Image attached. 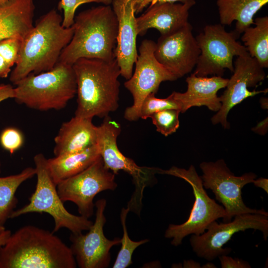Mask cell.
Instances as JSON below:
<instances>
[{
  "mask_svg": "<svg viewBox=\"0 0 268 268\" xmlns=\"http://www.w3.org/2000/svg\"><path fill=\"white\" fill-rule=\"evenodd\" d=\"M159 174L171 175L184 180L192 187L195 197L193 207L187 221L179 225L170 224L165 231V237L172 239L171 244L173 246L180 245L183 239L189 235L202 234L213 221L225 217L224 208L208 196L203 186L201 177L193 165L187 170L176 166H172L168 170L160 169Z\"/></svg>",
  "mask_w": 268,
  "mask_h": 268,
  "instance_id": "cell-8",
  "label": "cell"
},
{
  "mask_svg": "<svg viewBox=\"0 0 268 268\" xmlns=\"http://www.w3.org/2000/svg\"><path fill=\"white\" fill-rule=\"evenodd\" d=\"M268 2V0H217L220 24L230 25L236 21L234 31L239 35L254 24V15Z\"/></svg>",
  "mask_w": 268,
  "mask_h": 268,
  "instance_id": "cell-23",
  "label": "cell"
},
{
  "mask_svg": "<svg viewBox=\"0 0 268 268\" xmlns=\"http://www.w3.org/2000/svg\"><path fill=\"white\" fill-rule=\"evenodd\" d=\"M15 85L16 103L40 111L63 109L76 94L72 66L61 62L50 70L29 74Z\"/></svg>",
  "mask_w": 268,
  "mask_h": 268,
  "instance_id": "cell-5",
  "label": "cell"
},
{
  "mask_svg": "<svg viewBox=\"0 0 268 268\" xmlns=\"http://www.w3.org/2000/svg\"><path fill=\"white\" fill-rule=\"evenodd\" d=\"M24 139L22 132L14 127L4 129L0 134L1 147L11 154L23 145Z\"/></svg>",
  "mask_w": 268,
  "mask_h": 268,
  "instance_id": "cell-31",
  "label": "cell"
},
{
  "mask_svg": "<svg viewBox=\"0 0 268 268\" xmlns=\"http://www.w3.org/2000/svg\"><path fill=\"white\" fill-rule=\"evenodd\" d=\"M35 175V168L28 167L18 174L0 177V226L4 225L16 207L18 188Z\"/></svg>",
  "mask_w": 268,
  "mask_h": 268,
  "instance_id": "cell-25",
  "label": "cell"
},
{
  "mask_svg": "<svg viewBox=\"0 0 268 268\" xmlns=\"http://www.w3.org/2000/svg\"><path fill=\"white\" fill-rule=\"evenodd\" d=\"M1 172V162L0 161V173Z\"/></svg>",
  "mask_w": 268,
  "mask_h": 268,
  "instance_id": "cell-43",
  "label": "cell"
},
{
  "mask_svg": "<svg viewBox=\"0 0 268 268\" xmlns=\"http://www.w3.org/2000/svg\"><path fill=\"white\" fill-rule=\"evenodd\" d=\"M72 37L58 62L72 65L80 58L112 61L118 34V21L110 5L92 7L74 17Z\"/></svg>",
  "mask_w": 268,
  "mask_h": 268,
  "instance_id": "cell-4",
  "label": "cell"
},
{
  "mask_svg": "<svg viewBox=\"0 0 268 268\" xmlns=\"http://www.w3.org/2000/svg\"><path fill=\"white\" fill-rule=\"evenodd\" d=\"M170 109L180 110V105L172 93L163 99L158 98L155 97V94L150 93L146 97L141 104L139 117L141 119L146 120L155 112Z\"/></svg>",
  "mask_w": 268,
  "mask_h": 268,
  "instance_id": "cell-29",
  "label": "cell"
},
{
  "mask_svg": "<svg viewBox=\"0 0 268 268\" xmlns=\"http://www.w3.org/2000/svg\"><path fill=\"white\" fill-rule=\"evenodd\" d=\"M200 167L203 173L201 177L203 187L211 190L216 200L221 203L224 208V222L231 221L237 215L247 213L268 215V212L264 209L248 207L242 199V189L257 178L255 173L248 172L240 176H235L223 159L215 162H202L200 164Z\"/></svg>",
  "mask_w": 268,
  "mask_h": 268,
  "instance_id": "cell-10",
  "label": "cell"
},
{
  "mask_svg": "<svg viewBox=\"0 0 268 268\" xmlns=\"http://www.w3.org/2000/svg\"><path fill=\"white\" fill-rule=\"evenodd\" d=\"M76 82L74 116L104 118L119 108L121 75L116 59L80 58L72 65Z\"/></svg>",
  "mask_w": 268,
  "mask_h": 268,
  "instance_id": "cell-3",
  "label": "cell"
},
{
  "mask_svg": "<svg viewBox=\"0 0 268 268\" xmlns=\"http://www.w3.org/2000/svg\"><path fill=\"white\" fill-rule=\"evenodd\" d=\"M234 217L233 221L228 222L218 223L214 221L207 227L206 232L199 235H191L190 244L198 257L211 261L220 256L229 254L231 249L223 248V246L235 233L249 229L260 231L264 239L267 240L268 215L247 213Z\"/></svg>",
  "mask_w": 268,
  "mask_h": 268,
  "instance_id": "cell-13",
  "label": "cell"
},
{
  "mask_svg": "<svg viewBox=\"0 0 268 268\" xmlns=\"http://www.w3.org/2000/svg\"><path fill=\"white\" fill-rule=\"evenodd\" d=\"M180 113L178 109H166L153 113L150 118L156 131L167 136L176 132L179 128Z\"/></svg>",
  "mask_w": 268,
  "mask_h": 268,
  "instance_id": "cell-28",
  "label": "cell"
},
{
  "mask_svg": "<svg viewBox=\"0 0 268 268\" xmlns=\"http://www.w3.org/2000/svg\"><path fill=\"white\" fill-rule=\"evenodd\" d=\"M195 0L182 3L158 2L136 18L138 35H144L150 28L165 35L182 28L188 22L189 12Z\"/></svg>",
  "mask_w": 268,
  "mask_h": 268,
  "instance_id": "cell-18",
  "label": "cell"
},
{
  "mask_svg": "<svg viewBox=\"0 0 268 268\" xmlns=\"http://www.w3.org/2000/svg\"><path fill=\"white\" fill-rule=\"evenodd\" d=\"M260 104L261 105V107L263 109H268V98H264L262 97L260 99Z\"/></svg>",
  "mask_w": 268,
  "mask_h": 268,
  "instance_id": "cell-39",
  "label": "cell"
},
{
  "mask_svg": "<svg viewBox=\"0 0 268 268\" xmlns=\"http://www.w3.org/2000/svg\"><path fill=\"white\" fill-rule=\"evenodd\" d=\"M228 79L222 76H198L194 73L186 79L187 91L172 93L178 102L181 113H184L192 107L206 106L212 111L219 110L221 103L217 92L225 88Z\"/></svg>",
  "mask_w": 268,
  "mask_h": 268,
  "instance_id": "cell-19",
  "label": "cell"
},
{
  "mask_svg": "<svg viewBox=\"0 0 268 268\" xmlns=\"http://www.w3.org/2000/svg\"><path fill=\"white\" fill-rule=\"evenodd\" d=\"M121 132V126L119 123L109 116L105 117L102 123L98 126L97 144L106 168L115 175L122 170L132 177L135 189L127 207L130 211L139 215L144 189L156 183L155 174H159L160 168L138 166L133 159L124 155L117 143Z\"/></svg>",
  "mask_w": 268,
  "mask_h": 268,
  "instance_id": "cell-7",
  "label": "cell"
},
{
  "mask_svg": "<svg viewBox=\"0 0 268 268\" xmlns=\"http://www.w3.org/2000/svg\"><path fill=\"white\" fill-rule=\"evenodd\" d=\"M254 185L258 188L263 189L267 194L268 193V179L260 177L255 179L253 183Z\"/></svg>",
  "mask_w": 268,
  "mask_h": 268,
  "instance_id": "cell-36",
  "label": "cell"
},
{
  "mask_svg": "<svg viewBox=\"0 0 268 268\" xmlns=\"http://www.w3.org/2000/svg\"><path fill=\"white\" fill-rule=\"evenodd\" d=\"M100 156L97 144L84 150L47 159L52 178L57 185L83 171Z\"/></svg>",
  "mask_w": 268,
  "mask_h": 268,
  "instance_id": "cell-22",
  "label": "cell"
},
{
  "mask_svg": "<svg viewBox=\"0 0 268 268\" xmlns=\"http://www.w3.org/2000/svg\"><path fill=\"white\" fill-rule=\"evenodd\" d=\"M70 247L59 237L34 225L21 227L0 247V268H75Z\"/></svg>",
  "mask_w": 268,
  "mask_h": 268,
  "instance_id": "cell-1",
  "label": "cell"
},
{
  "mask_svg": "<svg viewBox=\"0 0 268 268\" xmlns=\"http://www.w3.org/2000/svg\"><path fill=\"white\" fill-rule=\"evenodd\" d=\"M34 0H14L0 5V41L23 38L34 26Z\"/></svg>",
  "mask_w": 268,
  "mask_h": 268,
  "instance_id": "cell-21",
  "label": "cell"
},
{
  "mask_svg": "<svg viewBox=\"0 0 268 268\" xmlns=\"http://www.w3.org/2000/svg\"><path fill=\"white\" fill-rule=\"evenodd\" d=\"M14 0H0V5H3L13 1Z\"/></svg>",
  "mask_w": 268,
  "mask_h": 268,
  "instance_id": "cell-41",
  "label": "cell"
},
{
  "mask_svg": "<svg viewBox=\"0 0 268 268\" xmlns=\"http://www.w3.org/2000/svg\"><path fill=\"white\" fill-rule=\"evenodd\" d=\"M14 96V87L9 84H0V103L3 101L13 98Z\"/></svg>",
  "mask_w": 268,
  "mask_h": 268,
  "instance_id": "cell-34",
  "label": "cell"
},
{
  "mask_svg": "<svg viewBox=\"0 0 268 268\" xmlns=\"http://www.w3.org/2000/svg\"><path fill=\"white\" fill-rule=\"evenodd\" d=\"M112 0H61L58 3V9L63 10L64 16L62 25L64 27H71L74 19L75 12L80 5L90 2L102 3L104 5H110Z\"/></svg>",
  "mask_w": 268,
  "mask_h": 268,
  "instance_id": "cell-30",
  "label": "cell"
},
{
  "mask_svg": "<svg viewBox=\"0 0 268 268\" xmlns=\"http://www.w3.org/2000/svg\"><path fill=\"white\" fill-rule=\"evenodd\" d=\"M183 268H200L201 266L199 262H196L193 260H184Z\"/></svg>",
  "mask_w": 268,
  "mask_h": 268,
  "instance_id": "cell-37",
  "label": "cell"
},
{
  "mask_svg": "<svg viewBox=\"0 0 268 268\" xmlns=\"http://www.w3.org/2000/svg\"><path fill=\"white\" fill-rule=\"evenodd\" d=\"M222 268H251L249 263L239 258H233L227 255L218 257Z\"/></svg>",
  "mask_w": 268,
  "mask_h": 268,
  "instance_id": "cell-32",
  "label": "cell"
},
{
  "mask_svg": "<svg viewBox=\"0 0 268 268\" xmlns=\"http://www.w3.org/2000/svg\"><path fill=\"white\" fill-rule=\"evenodd\" d=\"M254 27L247 28L241 40L249 55L264 68L268 67V17L256 18Z\"/></svg>",
  "mask_w": 268,
  "mask_h": 268,
  "instance_id": "cell-24",
  "label": "cell"
},
{
  "mask_svg": "<svg viewBox=\"0 0 268 268\" xmlns=\"http://www.w3.org/2000/svg\"><path fill=\"white\" fill-rule=\"evenodd\" d=\"M117 187L115 174L106 168L101 156L87 168L57 185L58 194L64 202L75 203L80 214L89 218L94 213V197L100 192Z\"/></svg>",
  "mask_w": 268,
  "mask_h": 268,
  "instance_id": "cell-12",
  "label": "cell"
},
{
  "mask_svg": "<svg viewBox=\"0 0 268 268\" xmlns=\"http://www.w3.org/2000/svg\"><path fill=\"white\" fill-rule=\"evenodd\" d=\"M195 0H134V9L135 13L141 12L146 7H149L158 2H180L184 3L188 1Z\"/></svg>",
  "mask_w": 268,
  "mask_h": 268,
  "instance_id": "cell-33",
  "label": "cell"
},
{
  "mask_svg": "<svg viewBox=\"0 0 268 268\" xmlns=\"http://www.w3.org/2000/svg\"><path fill=\"white\" fill-rule=\"evenodd\" d=\"M201 268H215L216 267L212 263L208 262L202 265Z\"/></svg>",
  "mask_w": 268,
  "mask_h": 268,
  "instance_id": "cell-40",
  "label": "cell"
},
{
  "mask_svg": "<svg viewBox=\"0 0 268 268\" xmlns=\"http://www.w3.org/2000/svg\"><path fill=\"white\" fill-rule=\"evenodd\" d=\"M192 30L189 22L175 32L161 35L156 43V59L177 79L192 71L200 54Z\"/></svg>",
  "mask_w": 268,
  "mask_h": 268,
  "instance_id": "cell-16",
  "label": "cell"
},
{
  "mask_svg": "<svg viewBox=\"0 0 268 268\" xmlns=\"http://www.w3.org/2000/svg\"><path fill=\"white\" fill-rule=\"evenodd\" d=\"M22 39L14 37L0 41V78L7 77L15 65Z\"/></svg>",
  "mask_w": 268,
  "mask_h": 268,
  "instance_id": "cell-27",
  "label": "cell"
},
{
  "mask_svg": "<svg viewBox=\"0 0 268 268\" xmlns=\"http://www.w3.org/2000/svg\"><path fill=\"white\" fill-rule=\"evenodd\" d=\"M106 201L101 199L96 201L95 220L88 232L85 234L71 233L70 249L74 257L77 266L80 268H106L110 261V250L121 244V239L107 238L103 228L106 222L104 210Z\"/></svg>",
  "mask_w": 268,
  "mask_h": 268,
  "instance_id": "cell-14",
  "label": "cell"
},
{
  "mask_svg": "<svg viewBox=\"0 0 268 268\" xmlns=\"http://www.w3.org/2000/svg\"><path fill=\"white\" fill-rule=\"evenodd\" d=\"M155 45L156 43L150 40L142 41L134 64V73L124 83L133 98L132 105L127 107L124 112V118L129 121L140 119V108L143 101L149 94H156L161 82L177 79L156 59Z\"/></svg>",
  "mask_w": 268,
  "mask_h": 268,
  "instance_id": "cell-11",
  "label": "cell"
},
{
  "mask_svg": "<svg viewBox=\"0 0 268 268\" xmlns=\"http://www.w3.org/2000/svg\"><path fill=\"white\" fill-rule=\"evenodd\" d=\"M63 18L53 9L42 15L24 37L17 61L9 75L14 85L31 73L52 69L70 41L73 28L62 25Z\"/></svg>",
  "mask_w": 268,
  "mask_h": 268,
  "instance_id": "cell-2",
  "label": "cell"
},
{
  "mask_svg": "<svg viewBox=\"0 0 268 268\" xmlns=\"http://www.w3.org/2000/svg\"><path fill=\"white\" fill-rule=\"evenodd\" d=\"M35 166L37 183L34 192L29 199L28 204L14 210L10 218L32 212H45L51 215L54 221L53 232L66 228L73 233L88 230L93 222L81 215L69 212L65 208L64 202L59 197L57 185L51 176L47 159L43 153L36 154L33 158Z\"/></svg>",
  "mask_w": 268,
  "mask_h": 268,
  "instance_id": "cell-6",
  "label": "cell"
},
{
  "mask_svg": "<svg viewBox=\"0 0 268 268\" xmlns=\"http://www.w3.org/2000/svg\"><path fill=\"white\" fill-rule=\"evenodd\" d=\"M238 34L227 32L221 24L206 25L196 37L200 54L194 73L198 76H222L225 69L233 72L234 56H250L237 41Z\"/></svg>",
  "mask_w": 268,
  "mask_h": 268,
  "instance_id": "cell-9",
  "label": "cell"
},
{
  "mask_svg": "<svg viewBox=\"0 0 268 268\" xmlns=\"http://www.w3.org/2000/svg\"><path fill=\"white\" fill-rule=\"evenodd\" d=\"M112 4L118 25L114 55L120 68L121 75L128 80L133 74L138 55L134 0H112Z\"/></svg>",
  "mask_w": 268,
  "mask_h": 268,
  "instance_id": "cell-17",
  "label": "cell"
},
{
  "mask_svg": "<svg viewBox=\"0 0 268 268\" xmlns=\"http://www.w3.org/2000/svg\"><path fill=\"white\" fill-rule=\"evenodd\" d=\"M233 65V74L219 97L221 107L211 119L213 125L220 124L225 129L230 128L227 116L232 108L248 97L268 92V89L251 91L248 88L256 86L266 76L264 68L254 58L250 56L237 57Z\"/></svg>",
  "mask_w": 268,
  "mask_h": 268,
  "instance_id": "cell-15",
  "label": "cell"
},
{
  "mask_svg": "<svg viewBox=\"0 0 268 268\" xmlns=\"http://www.w3.org/2000/svg\"><path fill=\"white\" fill-rule=\"evenodd\" d=\"M11 234V231L6 229L0 234V247L6 243Z\"/></svg>",
  "mask_w": 268,
  "mask_h": 268,
  "instance_id": "cell-38",
  "label": "cell"
},
{
  "mask_svg": "<svg viewBox=\"0 0 268 268\" xmlns=\"http://www.w3.org/2000/svg\"><path fill=\"white\" fill-rule=\"evenodd\" d=\"M98 126L92 119L75 116L61 125L54 138L55 156L79 152L97 144Z\"/></svg>",
  "mask_w": 268,
  "mask_h": 268,
  "instance_id": "cell-20",
  "label": "cell"
},
{
  "mask_svg": "<svg viewBox=\"0 0 268 268\" xmlns=\"http://www.w3.org/2000/svg\"><path fill=\"white\" fill-rule=\"evenodd\" d=\"M129 211L130 210L128 207L123 208L121 211L120 217L123 230V235L121 241L122 246L112 267L113 268H126L130 266L133 263L132 255L135 249L149 241L147 239L134 241L130 238L126 226V218Z\"/></svg>",
  "mask_w": 268,
  "mask_h": 268,
  "instance_id": "cell-26",
  "label": "cell"
},
{
  "mask_svg": "<svg viewBox=\"0 0 268 268\" xmlns=\"http://www.w3.org/2000/svg\"><path fill=\"white\" fill-rule=\"evenodd\" d=\"M268 129V117L258 123L257 126L252 129V131L260 135H265L267 134Z\"/></svg>",
  "mask_w": 268,
  "mask_h": 268,
  "instance_id": "cell-35",
  "label": "cell"
},
{
  "mask_svg": "<svg viewBox=\"0 0 268 268\" xmlns=\"http://www.w3.org/2000/svg\"><path fill=\"white\" fill-rule=\"evenodd\" d=\"M5 230L4 226H0V234Z\"/></svg>",
  "mask_w": 268,
  "mask_h": 268,
  "instance_id": "cell-42",
  "label": "cell"
}]
</instances>
